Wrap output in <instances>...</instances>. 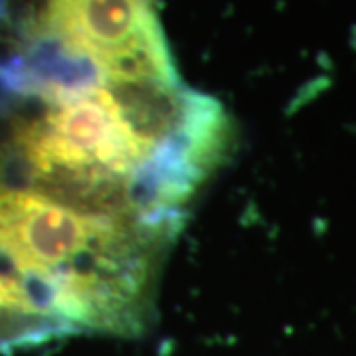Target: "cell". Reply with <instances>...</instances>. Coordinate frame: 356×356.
Instances as JSON below:
<instances>
[{
  "mask_svg": "<svg viewBox=\"0 0 356 356\" xmlns=\"http://www.w3.org/2000/svg\"><path fill=\"white\" fill-rule=\"evenodd\" d=\"M103 222L36 192H0V234L30 266L64 269L88 250Z\"/></svg>",
  "mask_w": 356,
  "mask_h": 356,
  "instance_id": "cell-4",
  "label": "cell"
},
{
  "mask_svg": "<svg viewBox=\"0 0 356 356\" xmlns=\"http://www.w3.org/2000/svg\"><path fill=\"white\" fill-rule=\"evenodd\" d=\"M26 32L93 62L105 83H180L153 0H46Z\"/></svg>",
  "mask_w": 356,
  "mask_h": 356,
  "instance_id": "cell-1",
  "label": "cell"
},
{
  "mask_svg": "<svg viewBox=\"0 0 356 356\" xmlns=\"http://www.w3.org/2000/svg\"><path fill=\"white\" fill-rule=\"evenodd\" d=\"M229 117L222 105L188 91L182 117L129 177L135 224L166 240L182 222V208L229 149Z\"/></svg>",
  "mask_w": 356,
  "mask_h": 356,
  "instance_id": "cell-2",
  "label": "cell"
},
{
  "mask_svg": "<svg viewBox=\"0 0 356 356\" xmlns=\"http://www.w3.org/2000/svg\"><path fill=\"white\" fill-rule=\"evenodd\" d=\"M14 147L34 172L46 166H99L131 175L147 156L105 86L54 103L42 117L14 129Z\"/></svg>",
  "mask_w": 356,
  "mask_h": 356,
  "instance_id": "cell-3",
  "label": "cell"
}]
</instances>
